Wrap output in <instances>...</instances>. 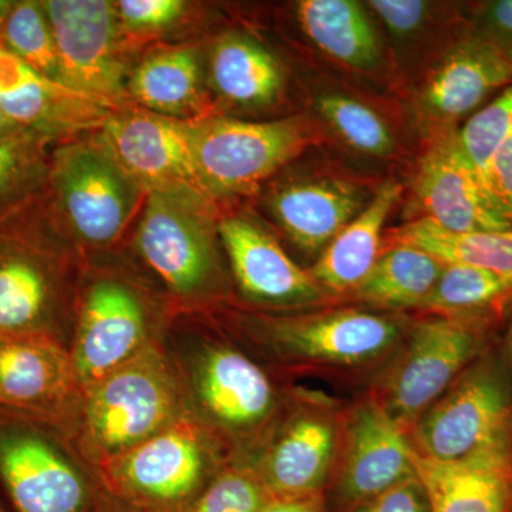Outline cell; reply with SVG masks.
I'll return each instance as SVG.
<instances>
[{
  "label": "cell",
  "mask_w": 512,
  "mask_h": 512,
  "mask_svg": "<svg viewBox=\"0 0 512 512\" xmlns=\"http://www.w3.org/2000/svg\"><path fill=\"white\" fill-rule=\"evenodd\" d=\"M164 345L188 416L210 431L232 460L247 458L282 416L292 393L224 333L173 328L168 322Z\"/></svg>",
  "instance_id": "1"
},
{
  "label": "cell",
  "mask_w": 512,
  "mask_h": 512,
  "mask_svg": "<svg viewBox=\"0 0 512 512\" xmlns=\"http://www.w3.org/2000/svg\"><path fill=\"white\" fill-rule=\"evenodd\" d=\"M410 328L399 316L339 309L309 315L258 313L232 332L245 349L278 369L355 373L387 367Z\"/></svg>",
  "instance_id": "2"
},
{
  "label": "cell",
  "mask_w": 512,
  "mask_h": 512,
  "mask_svg": "<svg viewBox=\"0 0 512 512\" xmlns=\"http://www.w3.org/2000/svg\"><path fill=\"white\" fill-rule=\"evenodd\" d=\"M214 205L191 190L147 194L134 248L156 279L171 315L202 311L227 291Z\"/></svg>",
  "instance_id": "3"
},
{
  "label": "cell",
  "mask_w": 512,
  "mask_h": 512,
  "mask_svg": "<svg viewBox=\"0 0 512 512\" xmlns=\"http://www.w3.org/2000/svg\"><path fill=\"white\" fill-rule=\"evenodd\" d=\"M187 414L163 338L84 392L72 444L96 473Z\"/></svg>",
  "instance_id": "4"
},
{
  "label": "cell",
  "mask_w": 512,
  "mask_h": 512,
  "mask_svg": "<svg viewBox=\"0 0 512 512\" xmlns=\"http://www.w3.org/2000/svg\"><path fill=\"white\" fill-rule=\"evenodd\" d=\"M47 190L60 227L89 249L114 247L147 192L117 163L99 133L70 138L50 154Z\"/></svg>",
  "instance_id": "5"
},
{
  "label": "cell",
  "mask_w": 512,
  "mask_h": 512,
  "mask_svg": "<svg viewBox=\"0 0 512 512\" xmlns=\"http://www.w3.org/2000/svg\"><path fill=\"white\" fill-rule=\"evenodd\" d=\"M231 454L191 416L96 471L103 490L153 512H187Z\"/></svg>",
  "instance_id": "6"
},
{
  "label": "cell",
  "mask_w": 512,
  "mask_h": 512,
  "mask_svg": "<svg viewBox=\"0 0 512 512\" xmlns=\"http://www.w3.org/2000/svg\"><path fill=\"white\" fill-rule=\"evenodd\" d=\"M170 319L143 289L116 272H89L74 296L70 338L83 392L163 339Z\"/></svg>",
  "instance_id": "7"
},
{
  "label": "cell",
  "mask_w": 512,
  "mask_h": 512,
  "mask_svg": "<svg viewBox=\"0 0 512 512\" xmlns=\"http://www.w3.org/2000/svg\"><path fill=\"white\" fill-rule=\"evenodd\" d=\"M0 488L12 512H89L103 490L66 436L0 412Z\"/></svg>",
  "instance_id": "8"
},
{
  "label": "cell",
  "mask_w": 512,
  "mask_h": 512,
  "mask_svg": "<svg viewBox=\"0 0 512 512\" xmlns=\"http://www.w3.org/2000/svg\"><path fill=\"white\" fill-rule=\"evenodd\" d=\"M414 451L450 463L512 444V376L488 349L409 430Z\"/></svg>",
  "instance_id": "9"
},
{
  "label": "cell",
  "mask_w": 512,
  "mask_h": 512,
  "mask_svg": "<svg viewBox=\"0 0 512 512\" xmlns=\"http://www.w3.org/2000/svg\"><path fill=\"white\" fill-rule=\"evenodd\" d=\"M488 349L483 319L421 320L410 328L372 396L409 431Z\"/></svg>",
  "instance_id": "10"
},
{
  "label": "cell",
  "mask_w": 512,
  "mask_h": 512,
  "mask_svg": "<svg viewBox=\"0 0 512 512\" xmlns=\"http://www.w3.org/2000/svg\"><path fill=\"white\" fill-rule=\"evenodd\" d=\"M62 249L18 220L0 227V338L49 335L70 346L76 291Z\"/></svg>",
  "instance_id": "11"
},
{
  "label": "cell",
  "mask_w": 512,
  "mask_h": 512,
  "mask_svg": "<svg viewBox=\"0 0 512 512\" xmlns=\"http://www.w3.org/2000/svg\"><path fill=\"white\" fill-rule=\"evenodd\" d=\"M192 153L200 190L208 200L252 194L308 147L299 119L244 121L229 117L191 120Z\"/></svg>",
  "instance_id": "12"
},
{
  "label": "cell",
  "mask_w": 512,
  "mask_h": 512,
  "mask_svg": "<svg viewBox=\"0 0 512 512\" xmlns=\"http://www.w3.org/2000/svg\"><path fill=\"white\" fill-rule=\"evenodd\" d=\"M343 413L328 399L293 392L288 406L245 463L279 500L323 498L338 463Z\"/></svg>",
  "instance_id": "13"
},
{
  "label": "cell",
  "mask_w": 512,
  "mask_h": 512,
  "mask_svg": "<svg viewBox=\"0 0 512 512\" xmlns=\"http://www.w3.org/2000/svg\"><path fill=\"white\" fill-rule=\"evenodd\" d=\"M59 59V82L113 111L126 109L127 69L123 32L114 2H43Z\"/></svg>",
  "instance_id": "14"
},
{
  "label": "cell",
  "mask_w": 512,
  "mask_h": 512,
  "mask_svg": "<svg viewBox=\"0 0 512 512\" xmlns=\"http://www.w3.org/2000/svg\"><path fill=\"white\" fill-rule=\"evenodd\" d=\"M83 399L72 353L62 339L0 338V412L50 424L72 443Z\"/></svg>",
  "instance_id": "15"
},
{
  "label": "cell",
  "mask_w": 512,
  "mask_h": 512,
  "mask_svg": "<svg viewBox=\"0 0 512 512\" xmlns=\"http://www.w3.org/2000/svg\"><path fill=\"white\" fill-rule=\"evenodd\" d=\"M414 477L409 431L372 394L343 413L342 441L332 478L336 511L352 512Z\"/></svg>",
  "instance_id": "16"
},
{
  "label": "cell",
  "mask_w": 512,
  "mask_h": 512,
  "mask_svg": "<svg viewBox=\"0 0 512 512\" xmlns=\"http://www.w3.org/2000/svg\"><path fill=\"white\" fill-rule=\"evenodd\" d=\"M100 134L117 163L147 194L191 190L204 195L195 174L191 120L126 107L111 114Z\"/></svg>",
  "instance_id": "17"
},
{
  "label": "cell",
  "mask_w": 512,
  "mask_h": 512,
  "mask_svg": "<svg viewBox=\"0 0 512 512\" xmlns=\"http://www.w3.org/2000/svg\"><path fill=\"white\" fill-rule=\"evenodd\" d=\"M0 107L13 123L49 140L100 131L109 107L47 79L0 45Z\"/></svg>",
  "instance_id": "18"
},
{
  "label": "cell",
  "mask_w": 512,
  "mask_h": 512,
  "mask_svg": "<svg viewBox=\"0 0 512 512\" xmlns=\"http://www.w3.org/2000/svg\"><path fill=\"white\" fill-rule=\"evenodd\" d=\"M218 232L235 284L249 302L292 308L325 296L311 272L296 265L279 242L249 218H222Z\"/></svg>",
  "instance_id": "19"
},
{
  "label": "cell",
  "mask_w": 512,
  "mask_h": 512,
  "mask_svg": "<svg viewBox=\"0 0 512 512\" xmlns=\"http://www.w3.org/2000/svg\"><path fill=\"white\" fill-rule=\"evenodd\" d=\"M416 194L427 220L446 231H504L512 222L490 197L464 156L457 133L440 138L421 160Z\"/></svg>",
  "instance_id": "20"
},
{
  "label": "cell",
  "mask_w": 512,
  "mask_h": 512,
  "mask_svg": "<svg viewBox=\"0 0 512 512\" xmlns=\"http://www.w3.org/2000/svg\"><path fill=\"white\" fill-rule=\"evenodd\" d=\"M414 468L430 512H512V444L450 463L414 451Z\"/></svg>",
  "instance_id": "21"
},
{
  "label": "cell",
  "mask_w": 512,
  "mask_h": 512,
  "mask_svg": "<svg viewBox=\"0 0 512 512\" xmlns=\"http://www.w3.org/2000/svg\"><path fill=\"white\" fill-rule=\"evenodd\" d=\"M269 205L293 244L315 254L362 211V197L355 185L345 181L309 180L282 185Z\"/></svg>",
  "instance_id": "22"
},
{
  "label": "cell",
  "mask_w": 512,
  "mask_h": 512,
  "mask_svg": "<svg viewBox=\"0 0 512 512\" xmlns=\"http://www.w3.org/2000/svg\"><path fill=\"white\" fill-rule=\"evenodd\" d=\"M512 80V63L494 43L470 39L454 47L423 90V104L440 119H458Z\"/></svg>",
  "instance_id": "23"
},
{
  "label": "cell",
  "mask_w": 512,
  "mask_h": 512,
  "mask_svg": "<svg viewBox=\"0 0 512 512\" xmlns=\"http://www.w3.org/2000/svg\"><path fill=\"white\" fill-rule=\"evenodd\" d=\"M400 195L402 187L386 181L375 198L323 249L309 271L323 291L355 292L365 281L382 254L383 227Z\"/></svg>",
  "instance_id": "24"
},
{
  "label": "cell",
  "mask_w": 512,
  "mask_h": 512,
  "mask_svg": "<svg viewBox=\"0 0 512 512\" xmlns=\"http://www.w3.org/2000/svg\"><path fill=\"white\" fill-rule=\"evenodd\" d=\"M127 94L146 110L181 120L204 117L200 56L192 46L150 53L128 74Z\"/></svg>",
  "instance_id": "25"
},
{
  "label": "cell",
  "mask_w": 512,
  "mask_h": 512,
  "mask_svg": "<svg viewBox=\"0 0 512 512\" xmlns=\"http://www.w3.org/2000/svg\"><path fill=\"white\" fill-rule=\"evenodd\" d=\"M210 79L220 96L241 106H265L281 93L284 74L274 56L251 37L229 33L211 50Z\"/></svg>",
  "instance_id": "26"
},
{
  "label": "cell",
  "mask_w": 512,
  "mask_h": 512,
  "mask_svg": "<svg viewBox=\"0 0 512 512\" xmlns=\"http://www.w3.org/2000/svg\"><path fill=\"white\" fill-rule=\"evenodd\" d=\"M298 20L323 53L353 69H370L380 59L375 29L360 3L352 0H302Z\"/></svg>",
  "instance_id": "27"
},
{
  "label": "cell",
  "mask_w": 512,
  "mask_h": 512,
  "mask_svg": "<svg viewBox=\"0 0 512 512\" xmlns=\"http://www.w3.org/2000/svg\"><path fill=\"white\" fill-rule=\"evenodd\" d=\"M390 244L420 249L443 265L473 266L512 278V228L457 234L420 218L393 229Z\"/></svg>",
  "instance_id": "28"
},
{
  "label": "cell",
  "mask_w": 512,
  "mask_h": 512,
  "mask_svg": "<svg viewBox=\"0 0 512 512\" xmlns=\"http://www.w3.org/2000/svg\"><path fill=\"white\" fill-rule=\"evenodd\" d=\"M443 268L441 262L420 249L393 245L380 254L370 274L353 293L377 308H421Z\"/></svg>",
  "instance_id": "29"
},
{
  "label": "cell",
  "mask_w": 512,
  "mask_h": 512,
  "mask_svg": "<svg viewBox=\"0 0 512 512\" xmlns=\"http://www.w3.org/2000/svg\"><path fill=\"white\" fill-rule=\"evenodd\" d=\"M50 143L28 130L0 138V227L28 211L46 190Z\"/></svg>",
  "instance_id": "30"
},
{
  "label": "cell",
  "mask_w": 512,
  "mask_h": 512,
  "mask_svg": "<svg viewBox=\"0 0 512 512\" xmlns=\"http://www.w3.org/2000/svg\"><path fill=\"white\" fill-rule=\"evenodd\" d=\"M512 298V278L466 265H444L423 309L440 316L481 319Z\"/></svg>",
  "instance_id": "31"
},
{
  "label": "cell",
  "mask_w": 512,
  "mask_h": 512,
  "mask_svg": "<svg viewBox=\"0 0 512 512\" xmlns=\"http://www.w3.org/2000/svg\"><path fill=\"white\" fill-rule=\"evenodd\" d=\"M0 45L36 73L60 83L55 36L43 2H15L6 20Z\"/></svg>",
  "instance_id": "32"
},
{
  "label": "cell",
  "mask_w": 512,
  "mask_h": 512,
  "mask_svg": "<svg viewBox=\"0 0 512 512\" xmlns=\"http://www.w3.org/2000/svg\"><path fill=\"white\" fill-rule=\"evenodd\" d=\"M318 110L342 140L360 153L369 156L392 153L394 141L389 127L366 104L342 94H325L318 99Z\"/></svg>",
  "instance_id": "33"
},
{
  "label": "cell",
  "mask_w": 512,
  "mask_h": 512,
  "mask_svg": "<svg viewBox=\"0 0 512 512\" xmlns=\"http://www.w3.org/2000/svg\"><path fill=\"white\" fill-rule=\"evenodd\" d=\"M274 500L254 468L231 460L215 474L187 512H262Z\"/></svg>",
  "instance_id": "34"
},
{
  "label": "cell",
  "mask_w": 512,
  "mask_h": 512,
  "mask_svg": "<svg viewBox=\"0 0 512 512\" xmlns=\"http://www.w3.org/2000/svg\"><path fill=\"white\" fill-rule=\"evenodd\" d=\"M511 106L512 87L505 90L485 109L474 114L467 121L466 126L457 133L458 144H460L464 156L473 165L484 187L494 157L503 147L505 140L510 137Z\"/></svg>",
  "instance_id": "35"
},
{
  "label": "cell",
  "mask_w": 512,
  "mask_h": 512,
  "mask_svg": "<svg viewBox=\"0 0 512 512\" xmlns=\"http://www.w3.org/2000/svg\"><path fill=\"white\" fill-rule=\"evenodd\" d=\"M121 30L131 35H157L184 18L188 3L183 0H120L114 2Z\"/></svg>",
  "instance_id": "36"
},
{
  "label": "cell",
  "mask_w": 512,
  "mask_h": 512,
  "mask_svg": "<svg viewBox=\"0 0 512 512\" xmlns=\"http://www.w3.org/2000/svg\"><path fill=\"white\" fill-rule=\"evenodd\" d=\"M352 512H430L429 501L417 477L394 485Z\"/></svg>",
  "instance_id": "37"
},
{
  "label": "cell",
  "mask_w": 512,
  "mask_h": 512,
  "mask_svg": "<svg viewBox=\"0 0 512 512\" xmlns=\"http://www.w3.org/2000/svg\"><path fill=\"white\" fill-rule=\"evenodd\" d=\"M387 29L396 36L412 35L427 16L426 2L420 0H372L367 3Z\"/></svg>",
  "instance_id": "38"
},
{
  "label": "cell",
  "mask_w": 512,
  "mask_h": 512,
  "mask_svg": "<svg viewBox=\"0 0 512 512\" xmlns=\"http://www.w3.org/2000/svg\"><path fill=\"white\" fill-rule=\"evenodd\" d=\"M484 19L501 35L512 37V0L491 2L485 8Z\"/></svg>",
  "instance_id": "39"
},
{
  "label": "cell",
  "mask_w": 512,
  "mask_h": 512,
  "mask_svg": "<svg viewBox=\"0 0 512 512\" xmlns=\"http://www.w3.org/2000/svg\"><path fill=\"white\" fill-rule=\"evenodd\" d=\"M262 512H326V508L323 498H308V500L274 498Z\"/></svg>",
  "instance_id": "40"
},
{
  "label": "cell",
  "mask_w": 512,
  "mask_h": 512,
  "mask_svg": "<svg viewBox=\"0 0 512 512\" xmlns=\"http://www.w3.org/2000/svg\"><path fill=\"white\" fill-rule=\"evenodd\" d=\"M89 512H153L143 510V508L134 507L124 503V501L117 500L113 495L101 490L96 503H94L92 510Z\"/></svg>",
  "instance_id": "41"
},
{
  "label": "cell",
  "mask_w": 512,
  "mask_h": 512,
  "mask_svg": "<svg viewBox=\"0 0 512 512\" xmlns=\"http://www.w3.org/2000/svg\"><path fill=\"white\" fill-rule=\"evenodd\" d=\"M18 130H23V128L13 123V121L9 119L8 114L0 107V138L9 136V134L15 133V131Z\"/></svg>",
  "instance_id": "42"
},
{
  "label": "cell",
  "mask_w": 512,
  "mask_h": 512,
  "mask_svg": "<svg viewBox=\"0 0 512 512\" xmlns=\"http://www.w3.org/2000/svg\"><path fill=\"white\" fill-rule=\"evenodd\" d=\"M15 2H9V0H0V42H2L3 29H5L6 20L10 10H12Z\"/></svg>",
  "instance_id": "43"
},
{
  "label": "cell",
  "mask_w": 512,
  "mask_h": 512,
  "mask_svg": "<svg viewBox=\"0 0 512 512\" xmlns=\"http://www.w3.org/2000/svg\"><path fill=\"white\" fill-rule=\"evenodd\" d=\"M507 355L508 360H510V365L512 369V319L510 326H508V333H507Z\"/></svg>",
  "instance_id": "44"
},
{
  "label": "cell",
  "mask_w": 512,
  "mask_h": 512,
  "mask_svg": "<svg viewBox=\"0 0 512 512\" xmlns=\"http://www.w3.org/2000/svg\"><path fill=\"white\" fill-rule=\"evenodd\" d=\"M0 512H9L8 507L3 503L2 498H0Z\"/></svg>",
  "instance_id": "45"
},
{
  "label": "cell",
  "mask_w": 512,
  "mask_h": 512,
  "mask_svg": "<svg viewBox=\"0 0 512 512\" xmlns=\"http://www.w3.org/2000/svg\"><path fill=\"white\" fill-rule=\"evenodd\" d=\"M510 136H512V106L510 110Z\"/></svg>",
  "instance_id": "46"
}]
</instances>
